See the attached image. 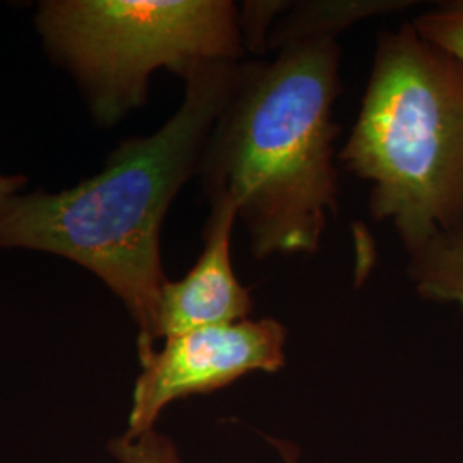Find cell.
<instances>
[{
    "mask_svg": "<svg viewBox=\"0 0 463 463\" xmlns=\"http://www.w3.org/2000/svg\"><path fill=\"white\" fill-rule=\"evenodd\" d=\"M338 162L371 184L369 213L407 254L463 216V64L412 23L378 36Z\"/></svg>",
    "mask_w": 463,
    "mask_h": 463,
    "instance_id": "3",
    "label": "cell"
},
{
    "mask_svg": "<svg viewBox=\"0 0 463 463\" xmlns=\"http://www.w3.org/2000/svg\"><path fill=\"white\" fill-rule=\"evenodd\" d=\"M288 7L290 2L283 0H250L239 7V28L246 52L266 53L269 33Z\"/></svg>",
    "mask_w": 463,
    "mask_h": 463,
    "instance_id": "11",
    "label": "cell"
},
{
    "mask_svg": "<svg viewBox=\"0 0 463 463\" xmlns=\"http://www.w3.org/2000/svg\"><path fill=\"white\" fill-rule=\"evenodd\" d=\"M287 330L277 319H244L233 325L187 331L165 345L139 354L128 419V436L155 430L166 407L206 395L250 373H279L285 365Z\"/></svg>",
    "mask_w": 463,
    "mask_h": 463,
    "instance_id": "5",
    "label": "cell"
},
{
    "mask_svg": "<svg viewBox=\"0 0 463 463\" xmlns=\"http://www.w3.org/2000/svg\"><path fill=\"white\" fill-rule=\"evenodd\" d=\"M241 62L194 67L174 117L148 137L120 145L99 175L59 194L11 196L0 204V248L47 250L93 271L133 316L137 354L155 348L156 304L168 281L160 256L164 218L201 172Z\"/></svg>",
    "mask_w": 463,
    "mask_h": 463,
    "instance_id": "1",
    "label": "cell"
},
{
    "mask_svg": "<svg viewBox=\"0 0 463 463\" xmlns=\"http://www.w3.org/2000/svg\"><path fill=\"white\" fill-rule=\"evenodd\" d=\"M285 463H298V451L290 443L273 441ZM109 451L118 463H183L170 438L156 430L139 436L126 432L109 443Z\"/></svg>",
    "mask_w": 463,
    "mask_h": 463,
    "instance_id": "9",
    "label": "cell"
},
{
    "mask_svg": "<svg viewBox=\"0 0 463 463\" xmlns=\"http://www.w3.org/2000/svg\"><path fill=\"white\" fill-rule=\"evenodd\" d=\"M210 206L198 261L184 279L162 287L155 313V342L199 328L233 325L252 313L250 290L235 277L232 266L235 206L222 196L210 199Z\"/></svg>",
    "mask_w": 463,
    "mask_h": 463,
    "instance_id": "6",
    "label": "cell"
},
{
    "mask_svg": "<svg viewBox=\"0 0 463 463\" xmlns=\"http://www.w3.org/2000/svg\"><path fill=\"white\" fill-rule=\"evenodd\" d=\"M414 2L403 0H300L275 23L268 49H285L309 40H336V36L369 17L403 11Z\"/></svg>",
    "mask_w": 463,
    "mask_h": 463,
    "instance_id": "7",
    "label": "cell"
},
{
    "mask_svg": "<svg viewBox=\"0 0 463 463\" xmlns=\"http://www.w3.org/2000/svg\"><path fill=\"white\" fill-rule=\"evenodd\" d=\"M336 40H309L273 61H242L206 145L208 199L227 198L256 260L313 256L338 212L333 118L342 93Z\"/></svg>",
    "mask_w": 463,
    "mask_h": 463,
    "instance_id": "2",
    "label": "cell"
},
{
    "mask_svg": "<svg viewBox=\"0 0 463 463\" xmlns=\"http://www.w3.org/2000/svg\"><path fill=\"white\" fill-rule=\"evenodd\" d=\"M40 28L81 78L103 124L143 105L149 74L160 67L185 80L199 64L246 55L231 0L49 2Z\"/></svg>",
    "mask_w": 463,
    "mask_h": 463,
    "instance_id": "4",
    "label": "cell"
},
{
    "mask_svg": "<svg viewBox=\"0 0 463 463\" xmlns=\"http://www.w3.org/2000/svg\"><path fill=\"white\" fill-rule=\"evenodd\" d=\"M24 183H26V179L23 175H14V177H2L0 175V204L5 199L11 198L17 189L23 187Z\"/></svg>",
    "mask_w": 463,
    "mask_h": 463,
    "instance_id": "12",
    "label": "cell"
},
{
    "mask_svg": "<svg viewBox=\"0 0 463 463\" xmlns=\"http://www.w3.org/2000/svg\"><path fill=\"white\" fill-rule=\"evenodd\" d=\"M407 273L420 298L457 306L463 316V216L409 254Z\"/></svg>",
    "mask_w": 463,
    "mask_h": 463,
    "instance_id": "8",
    "label": "cell"
},
{
    "mask_svg": "<svg viewBox=\"0 0 463 463\" xmlns=\"http://www.w3.org/2000/svg\"><path fill=\"white\" fill-rule=\"evenodd\" d=\"M412 26L424 40L463 64V0L443 2L432 7L415 17Z\"/></svg>",
    "mask_w": 463,
    "mask_h": 463,
    "instance_id": "10",
    "label": "cell"
}]
</instances>
